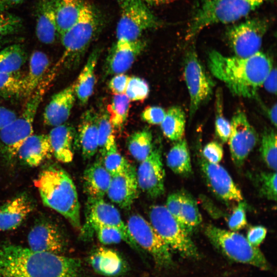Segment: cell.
Instances as JSON below:
<instances>
[{
  "label": "cell",
  "instance_id": "6da1fadb",
  "mask_svg": "<svg viewBox=\"0 0 277 277\" xmlns=\"http://www.w3.org/2000/svg\"><path fill=\"white\" fill-rule=\"evenodd\" d=\"M0 277H84L79 259L0 244Z\"/></svg>",
  "mask_w": 277,
  "mask_h": 277
},
{
  "label": "cell",
  "instance_id": "7a4b0ae2",
  "mask_svg": "<svg viewBox=\"0 0 277 277\" xmlns=\"http://www.w3.org/2000/svg\"><path fill=\"white\" fill-rule=\"evenodd\" d=\"M208 66L211 73L222 81L236 96L252 98L271 71L272 63L259 51L246 57L227 56L212 50L208 54Z\"/></svg>",
  "mask_w": 277,
  "mask_h": 277
},
{
  "label": "cell",
  "instance_id": "3957f363",
  "mask_svg": "<svg viewBox=\"0 0 277 277\" xmlns=\"http://www.w3.org/2000/svg\"><path fill=\"white\" fill-rule=\"evenodd\" d=\"M43 204L80 228V205L75 185L66 171L51 165L43 169L34 181Z\"/></svg>",
  "mask_w": 277,
  "mask_h": 277
},
{
  "label": "cell",
  "instance_id": "277c9868",
  "mask_svg": "<svg viewBox=\"0 0 277 277\" xmlns=\"http://www.w3.org/2000/svg\"><path fill=\"white\" fill-rule=\"evenodd\" d=\"M58 70L56 64L49 69L37 87L27 97L21 114L0 131V154L6 162L10 163L16 158L20 146L32 134L37 110Z\"/></svg>",
  "mask_w": 277,
  "mask_h": 277
},
{
  "label": "cell",
  "instance_id": "5b68a950",
  "mask_svg": "<svg viewBox=\"0 0 277 277\" xmlns=\"http://www.w3.org/2000/svg\"><path fill=\"white\" fill-rule=\"evenodd\" d=\"M270 1L200 0L188 24L186 38H192L209 26L235 22Z\"/></svg>",
  "mask_w": 277,
  "mask_h": 277
},
{
  "label": "cell",
  "instance_id": "8992f818",
  "mask_svg": "<svg viewBox=\"0 0 277 277\" xmlns=\"http://www.w3.org/2000/svg\"><path fill=\"white\" fill-rule=\"evenodd\" d=\"M100 17L92 6L86 2L77 21L60 35L63 53L56 63L60 68L77 66L98 32Z\"/></svg>",
  "mask_w": 277,
  "mask_h": 277
},
{
  "label": "cell",
  "instance_id": "52a82bcc",
  "mask_svg": "<svg viewBox=\"0 0 277 277\" xmlns=\"http://www.w3.org/2000/svg\"><path fill=\"white\" fill-rule=\"evenodd\" d=\"M205 233L211 243L229 259L262 270L269 269V263L262 251L242 234L213 225L206 226Z\"/></svg>",
  "mask_w": 277,
  "mask_h": 277
},
{
  "label": "cell",
  "instance_id": "ba28073f",
  "mask_svg": "<svg viewBox=\"0 0 277 277\" xmlns=\"http://www.w3.org/2000/svg\"><path fill=\"white\" fill-rule=\"evenodd\" d=\"M149 217L150 224L170 249L186 257H198L197 249L189 233L181 226L165 206H152Z\"/></svg>",
  "mask_w": 277,
  "mask_h": 277
},
{
  "label": "cell",
  "instance_id": "9c48e42d",
  "mask_svg": "<svg viewBox=\"0 0 277 277\" xmlns=\"http://www.w3.org/2000/svg\"><path fill=\"white\" fill-rule=\"evenodd\" d=\"M121 15L116 29V39L134 41L145 31L161 27L162 23L148 5L137 2L121 3Z\"/></svg>",
  "mask_w": 277,
  "mask_h": 277
},
{
  "label": "cell",
  "instance_id": "30bf717a",
  "mask_svg": "<svg viewBox=\"0 0 277 277\" xmlns=\"http://www.w3.org/2000/svg\"><path fill=\"white\" fill-rule=\"evenodd\" d=\"M126 225L136 245L151 255L158 267L167 268L172 265L170 248L150 223L141 215L134 214L128 218Z\"/></svg>",
  "mask_w": 277,
  "mask_h": 277
},
{
  "label": "cell",
  "instance_id": "8fae6325",
  "mask_svg": "<svg viewBox=\"0 0 277 277\" xmlns=\"http://www.w3.org/2000/svg\"><path fill=\"white\" fill-rule=\"evenodd\" d=\"M184 75L190 96L189 117L191 120L199 107L210 98L214 83L207 74L194 49H189L186 54Z\"/></svg>",
  "mask_w": 277,
  "mask_h": 277
},
{
  "label": "cell",
  "instance_id": "7c38bea8",
  "mask_svg": "<svg viewBox=\"0 0 277 277\" xmlns=\"http://www.w3.org/2000/svg\"><path fill=\"white\" fill-rule=\"evenodd\" d=\"M269 28L265 18H253L230 27L226 33L228 43L235 56L246 57L260 51Z\"/></svg>",
  "mask_w": 277,
  "mask_h": 277
},
{
  "label": "cell",
  "instance_id": "4fadbf2b",
  "mask_svg": "<svg viewBox=\"0 0 277 277\" xmlns=\"http://www.w3.org/2000/svg\"><path fill=\"white\" fill-rule=\"evenodd\" d=\"M86 225V228L83 230V235L86 238L91 236L94 230L100 226L114 227L121 231L126 243L133 249H140L131 238L118 210L103 198L88 197Z\"/></svg>",
  "mask_w": 277,
  "mask_h": 277
},
{
  "label": "cell",
  "instance_id": "5bb4252c",
  "mask_svg": "<svg viewBox=\"0 0 277 277\" xmlns=\"http://www.w3.org/2000/svg\"><path fill=\"white\" fill-rule=\"evenodd\" d=\"M230 126L228 141L231 156L234 164L241 167L256 146L259 140L258 134L245 113L241 110L233 115Z\"/></svg>",
  "mask_w": 277,
  "mask_h": 277
},
{
  "label": "cell",
  "instance_id": "9a60e30c",
  "mask_svg": "<svg viewBox=\"0 0 277 277\" xmlns=\"http://www.w3.org/2000/svg\"><path fill=\"white\" fill-rule=\"evenodd\" d=\"M140 163L136 171L138 187L151 197L162 195L165 191V174L161 150L153 149Z\"/></svg>",
  "mask_w": 277,
  "mask_h": 277
},
{
  "label": "cell",
  "instance_id": "2e32d148",
  "mask_svg": "<svg viewBox=\"0 0 277 277\" xmlns=\"http://www.w3.org/2000/svg\"><path fill=\"white\" fill-rule=\"evenodd\" d=\"M29 248L32 250L55 254H62L67 243L58 226L53 222L43 220L36 222L29 231Z\"/></svg>",
  "mask_w": 277,
  "mask_h": 277
},
{
  "label": "cell",
  "instance_id": "e0dca14e",
  "mask_svg": "<svg viewBox=\"0 0 277 277\" xmlns=\"http://www.w3.org/2000/svg\"><path fill=\"white\" fill-rule=\"evenodd\" d=\"M146 46V42L142 38L134 41L116 39L105 60V74L115 75L126 72L144 51Z\"/></svg>",
  "mask_w": 277,
  "mask_h": 277
},
{
  "label": "cell",
  "instance_id": "ac0fdd59",
  "mask_svg": "<svg viewBox=\"0 0 277 277\" xmlns=\"http://www.w3.org/2000/svg\"><path fill=\"white\" fill-rule=\"evenodd\" d=\"M200 166L208 187L216 196L226 201H243L241 190L224 167L209 163L204 157L200 161Z\"/></svg>",
  "mask_w": 277,
  "mask_h": 277
},
{
  "label": "cell",
  "instance_id": "d6986e66",
  "mask_svg": "<svg viewBox=\"0 0 277 277\" xmlns=\"http://www.w3.org/2000/svg\"><path fill=\"white\" fill-rule=\"evenodd\" d=\"M138 188L135 169L130 165L124 171L112 176L107 194L120 207L127 208L137 197Z\"/></svg>",
  "mask_w": 277,
  "mask_h": 277
},
{
  "label": "cell",
  "instance_id": "ffe728a7",
  "mask_svg": "<svg viewBox=\"0 0 277 277\" xmlns=\"http://www.w3.org/2000/svg\"><path fill=\"white\" fill-rule=\"evenodd\" d=\"M35 207L33 199L24 192L10 199L0 206V230L10 231L18 228Z\"/></svg>",
  "mask_w": 277,
  "mask_h": 277
},
{
  "label": "cell",
  "instance_id": "44dd1931",
  "mask_svg": "<svg viewBox=\"0 0 277 277\" xmlns=\"http://www.w3.org/2000/svg\"><path fill=\"white\" fill-rule=\"evenodd\" d=\"M75 101L73 84L54 94L45 109L44 124L54 127L65 123L70 115Z\"/></svg>",
  "mask_w": 277,
  "mask_h": 277
},
{
  "label": "cell",
  "instance_id": "7402d4cb",
  "mask_svg": "<svg viewBox=\"0 0 277 277\" xmlns=\"http://www.w3.org/2000/svg\"><path fill=\"white\" fill-rule=\"evenodd\" d=\"M88 263L97 273L108 277H117L128 270L125 260L116 251L106 247L93 251L88 257Z\"/></svg>",
  "mask_w": 277,
  "mask_h": 277
},
{
  "label": "cell",
  "instance_id": "603a6c76",
  "mask_svg": "<svg viewBox=\"0 0 277 277\" xmlns=\"http://www.w3.org/2000/svg\"><path fill=\"white\" fill-rule=\"evenodd\" d=\"M53 154L48 134H32L20 146L16 157L31 167L38 166Z\"/></svg>",
  "mask_w": 277,
  "mask_h": 277
},
{
  "label": "cell",
  "instance_id": "cb8c5ba5",
  "mask_svg": "<svg viewBox=\"0 0 277 277\" xmlns=\"http://www.w3.org/2000/svg\"><path fill=\"white\" fill-rule=\"evenodd\" d=\"M98 113L93 108L86 110L81 116L75 139L85 159L92 157L98 149Z\"/></svg>",
  "mask_w": 277,
  "mask_h": 277
},
{
  "label": "cell",
  "instance_id": "d4e9b609",
  "mask_svg": "<svg viewBox=\"0 0 277 277\" xmlns=\"http://www.w3.org/2000/svg\"><path fill=\"white\" fill-rule=\"evenodd\" d=\"M76 133L72 125L64 123L54 127L48 134L53 155L58 161L68 163L72 161Z\"/></svg>",
  "mask_w": 277,
  "mask_h": 277
},
{
  "label": "cell",
  "instance_id": "484cf974",
  "mask_svg": "<svg viewBox=\"0 0 277 277\" xmlns=\"http://www.w3.org/2000/svg\"><path fill=\"white\" fill-rule=\"evenodd\" d=\"M36 8V36L41 43L52 44L59 34L51 0H39Z\"/></svg>",
  "mask_w": 277,
  "mask_h": 277
},
{
  "label": "cell",
  "instance_id": "4316f807",
  "mask_svg": "<svg viewBox=\"0 0 277 277\" xmlns=\"http://www.w3.org/2000/svg\"><path fill=\"white\" fill-rule=\"evenodd\" d=\"M101 49H94L73 84L75 96L81 105H86L93 93L96 78L95 69L101 54Z\"/></svg>",
  "mask_w": 277,
  "mask_h": 277
},
{
  "label": "cell",
  "instance_id": "83f0119b",
  "mask_svg": "<svg viewBox=\"0 0 277 277\" xmlns=\"http://www.w3.org/2000/svg\"><path fill=\"white\" fill-rule=\"evenodd\" d=\"M112 175L102 163L95 162L84 173V187L88 197L103 198L107 194Z\"/></svg>",
  "mask_w": 277,
  "mask_h": 277
},
{
  "label": "cell",
  "instance_id": "f1b7e54d",
  "mask_svg": "<svg viewBox=\"0 0 277 277\" xmlns=\"http://www.w3.org/2000/svg\"><path fill=\"white\" fill-rule=\"evenodd\" d=\"M59 35L77 21L86 2L83 0H51Z\"/></svg>",
  "mask_w": 277,
  "mask_h": 277
},
{
  "label": "cell",
  "instance_id": "f546056e",
  "mask_svg": "<svg viewBox=\"0 0 277 277\" xmlns=\"http://www.w3.org/2000/svg\"><path fill=\"white\" fill-rule=\"evenodd\" d=\"M48 55L41 51L32 52L29 61V69L25 75L26 97L29 96L43 81L50 69Z\"/></svg>",
  "mask_w": 277,
  "mask_h": 277
},
{
  "label": "cell",
  "instance_id": "4dcf8cb0",
  "mask_svg": "<svg viewBox=\"0 0 277 277\" xmlns=\"http://www.w3.org/2000/svg\"><path fill=\"white\" fill-rule=\"evenodd\" d=\"M166 162L168 167L175 173L186 175L191 172L190 156L185 139L176 141L169 151Z\"/></svg>",
  "mask_w": 277,
  "mask_h": 277
},
{
  "label": "cell",
  "instance_id": "1f68e13d",
  "mask_svg": "<svg viewBox=\"0 0 277 277\" xmlns=\"http://www.w3.org/2000/svg\"><path fill=\"white\" fill-rule=\"evenodd\" d=\"M27 58L26 48L21 43H14L2 48L0 49V72L18 71Z\"/></svg>",
  "mask_w": 277,
  "mask_h": 277
},
{
  "label": "cell",
  "instance_id": "d6a6232c",
  "mask_svg": "<svg viewBox=\"0 0 277 277\" xmlns=\"http://www.w3.org/2000/svg\"><path fill=\"white\" fill-rule=\"evenodd\" d=\"M186 116L184 110L179 106L169 108L161 127L164 135L172 141L182 139L185 132Z\"/></svg>",
  "mask_w": 277,
  "mask_h": 277
},
{
  "label": "cell",
  "instance_id": "836d02e7",
  "mask_svg": "<svg viewBox=\"0 0 277 277\" xmlns=\"http://www.w3.org/2000/svg\"><path fill=\"white\" fill-rule=\"evenodd\" d=\"M0 97L7 100L26 97L25 76L18 71L0 72Z\"/></svg>",
  "mask_w": 277,
  "mask_h": 277
},
{
  "label": "cell",
  "instance_id": "e575fe53",
  "mask_svg": "<svg viewBox=\"0 0 277 277\" xmlns=\"http://www.w3.org/2000/svg\"><path fill=\"white\" fill-rule=\"evenodd\" d=\"M127 146L131 155L136 161H143L153 150L151 132L144 129L132 133L127 139Z\"/></svg>",
  "mask_w": 277,
  "mask_h": 277
},
{
  "label": "cell",
  "instance_id": "d590c367",
  "mask_svg": "<svg viewBox=\"0 0 277 277\" xmlns=\"http://www.w3.org/2000/svg\"><path fill=\"white\" fill-rule=\"evenodd\" d=\"M130 101L125 94L114 95L107 107L110 122L114 130H121L126 123Z\"/></svg>",
  "mask_w": 277,
  "mask_h": 277
},
{
  "label": "cell",
  "instance_id": "8d00e7d4",
  "mask_svg": "<svg viewBox=\"0 0 277 277\" xmlns=\"http://www.w3.org/2000/svg\"><path fill=\"white\" fill-rule=\"evenodd\" d=\"M181 216L185 229L190 233L202 221L195 200L190 194L181 193Z\"/></svg>",
  "mask_w": 277,
  "mask_h": 277
},
{
  "label": "cell",
  "instance_id": "74e56055",
  "mask_svg": "<svg viewBox=\"0 0 277 277\" xmlns=\"http://www.w3.org/2000/svg\"><path fill=\"white\" fill-rule=\"evenodd\" d=\"M261 156L266 165L274 171L276 170V134L271 128L263 132L260 146Z\"/></svg>",
  "mask_w": 277,
  "mask_h": 277
},
{
  "label": "cell",
  "instance_id": "f35d334b",
  "mask_svg": "<svg viewBox=\"0 0 277 277\" xmlns=\"http://www.w3.org/2000/svg\"><path fill=\"white\" fill-rule=\"evenodd\" d=\"M98 113V145L101 154L116 144L114 129L112 126L107 110Z\"/></svg>",
  "mask_w": 277,
  "mask_h": 277
},
{
  "label": "cell",
  "instance_id": "ab89813d",
  "mask_svg": "<svg viewBox=\"0 0 277 277\" xmlns=\"http://www.w3.org/2000/svg\"><path fill=\"white\" fill-rule=\"evenodd\" d=\"M102 155V164L112 176L124 171L130 165L118 151L116 144L112 145Z\"/></svg>",
  "mask_w": 277,
  "mask_h": 277
},
{
  "label": "cell",
  "instance_id": "60d3db41",
  "mask_svg": "<svg viewBox=\"0 0 277 277\" xmlns=\"http://www.w3.org/2000/svg\"><path fill=\"white\" fill-rule=\"evenodd\" d=\"M223 100L222 90L218 89L216 93L215 131L223 143H226L230 134V123L223 113Z\"/></svg>",
  "mask_w": 277,
  "mask_h": 277
},
{
  "label": "cell",
  "instance_id": "b9f144b4",
  "mask_svg": "<svg viewBox=\"0 0 277 277\" xmlns=\"http://www.w3.org/2000/svg\"><path fill=\"white\" fill-rule=\"evenodd\" d=\"M149 85L144 79L133 76L130 77L125 94L130 101H142L149 95Z\"/></svg>",
  "mask_w": 277,
  "mask_h": 277
},
{
  "label": "cell",
  "instance_id": "7bdbcfd3",
  "mask_svg": "<svg viewBox=\"0 0 277 277\" xmlns=\"http://www.w3.org/2000/svg\"><path fill=\"white\" fill-rule=\"evenodd\" d=\"M276 172H261L258 175L260 193L269 200H276Z\"/></svg>",
  "mask_w": 277,
  "mask_h": 277
},
{
  "label": "cell",
  "instance_id": "ee69618b",
  "mask_svg": "<svg viewBox=\"0 0 277 277\" xmlns=\"http://www.w3.org/2000/svg\"><path fill=\"white\" fill-rule=\"evenodd\" d=\"M22 26V21L18 16L7 12L0 13V37L17 32Z\"/></svg>",
  "mask_w": 277,
  "mask_h": 277
},
{
  "label": "cell",
  "instance_id": "f6af8a7d",
  "mask_svg": "<svg viewBox=\"0 0 277 277\" xmlns=\"http://www.w3.org/2000/svg\"><path fill=\"white\" fill-rule=\"evenodd\" d=\"M95 232L100 242L104 245L117 244L122 241L125 242L124 236L118 229L108 226H100L96 228Z\"/></svg>",
  "mask_w": 277,
  "mask_h": 277
},
{
  "label": "cell",
  "instance_id": "bcb514c9",
  "mask_svg": "<svg viewBox=\"0 0 277 277\" xmlns=\"http://www.w3.org/2000/svg\"><path fill=\"white\" fill-rule=\"evenodd\" d=\"M228 221V226L231 231H236L247 225L246 204L243 201L239 202Z\"/></svg>",
  "mask_w": 277,
  "mask_h": 277
},
{
  "label": "cell",
  "instance_id": "7dc6e473",
  "mask_svg": "<svg viewBox=\"0 0 277 277\" xmlns=\"http://www.w3.org/2000/svg\"><path fill=\"white\" fill-rule=\"evenodd\" d=\"M202 153L203 157L208 162L219 164L223 156V149L221 144L212 141L204 146Z\"/></svg>",
  "mask_w": 277,
  "mask_h": 277
},
{
  "label": "cell",
  "instance_id": "c3c4849f",
  "mask_svg": "<svg viewBox=\"0 0 277 277\" xmlns=\"http://www.w3.org/2000/svg\"><path fill=\"white\" fill-rule=\"evenodd\" d=\"M181 193H172L168 196L165 207L181 226L185 229L181 216Z\"/></svg>",
  "mask_w": 277,
  "mask_h": 277
},
{
  "label": "cell",
  "instance_id": "681fc988",
  "mask_svg": "<svg viewBox=\"0 0 277 277\" xmlns=\"http://www.w3.org/2000/svg\"><path fill=\"white\" fill-rule=\"evenodd\" d=\"M166 112L160 106H150L145 108L141 114L142 120L151 125L161 124Z\"/></svg>",
  "mask_w": 277,
  "mask_h": 277
},
{
  "label": "cell",
  "instance_id": "f907efd6",
  "mask_svg": "<svg viewBox=\"0 0 277 277\" xmlns=\"http://www.w3.org/2000/svg\"><path fill=\"white\" fill-rule=\"evenodd\" d=\"M129 78L125 73L115 74L109 82V89L114 95L125 94Z\"/></svg>",
  "mask_w": 277,
  "mask_h": 277
},
{
  "label": "cell",
  "instance_id": "816d5d0a",
  "mask_svg": "<svg viewBox=\"0 0 277 277\" xmlns=\"http://www.w3.org/2000/svg\"><path fill=\"white\" fill-rule=\"evenodd\" d=\"M267 232L266 228L264 226H252L248 230L246 238L252 245L258 247L265 239Z\"/></svg>",
  "mask_w": 277,
  "mask_h": 277
},
{
  "label": "cell",
  "instance_id": "f5cc1de1",
  "mask_svg": "<svg viewBox=\"0 0 277 277\" xmlns=\"http://www.w3.org/2000/svg\"><path fill=\"white\" fill-rule=\"evenodd\" d=\"M17 116L14 111L0 105V131L10 124Z\"/></svg>",
  "mask_w": 277,
  "mask_h": 277
},
{
  "label": "cell",
  "instance_id": "db71d44e",
  "mask_svg": "<svg viewBox=\"0 0 277 277\" xmlns=\"http://www.w3.org/2000/svg\"><path fill=\"white\" fill-rule=\"evenodd\" d=\"M269 92L276 94V70L272 68L265 78L263 85Z\"/></svg>",
  "mask_w": 277,
  "mask_h": 277
},
{
  "label": "cell",
  "instance_id": "11a10c76",
  "mask_svg": "<svg viewBox=\"0 0 277 277\" xmlns=\"http://www.w3.org/2000/svg\"><path fill=\"white\" fill-rule=\"evenodd\" d=\"M25 0H0V13L6 12L10 9L22 3Z\"/></svg>",
  "mask_w": 277,
  "mask_h": 277
},
{
  "label": "cell",
  "instance_id": "9f6ffc18",
  "mask_svg": "<svg viewBox=\"0 0 277 277\" xmlns=\"http://www.w3.org/2000/svg\"><path fill=\"white\" fill-rule=\"evenodd\" d=\"M120 3L126 2H137L144 3L147 5H163L168 4L174 0H116Z\"/></svg>",
  "mask_w": 277,
  "mask_h": 277
},
{
  "label": "cell",
  "instance_id": "6f0895ef",
  "mask_svg": "<svg viewBox=\"0 0 277 277\" xmlns=\"http://www.w3.org/2000/svg\"><path fill=\"white\" fill-rule=\"evenodd\" d=\"M276 104H275L267 111L269 118L274 127L276 126Z\"/></svg>",
  "mask_w": 277,
  "mask_h": 277
},
{
  "label": "cell",
  "instance_id": "680465c9",
  "mask_svg": "<svg viewBox=\"0 0 277 277\" xmlns=\"http://www.w3.org/2000/svg\"><path fill=\"white\" fill-rule=\"evenodd\" d=\"M9 42V40L6 37H0V49L4 47V46Z\"/></svg>",
  "mask_w": 277,
  "mask_h": 277
}]
</instances>
